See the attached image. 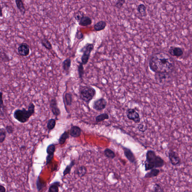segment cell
Masks as SVG:
<instances>
[{"label": "cell", "instance_id": "6da1fadb", "mask_svg": "<svg viewBox=\"0 0 192 192\" xmlns=\"http://www.w3.org/2000/svg\"><path fill=\"white\" fill-rule=\"evenodd\" d=\"M149 65L150 69L155 73L171 74L175 69V62L172 57L164 52L157 53L152 55Z\"/></svg>", "mask_w": 192, "mask_h": 192}, {"label": "cell", "instance_id": "7a4b0ae2", "mask_svg": "<svg viewBox=\"0 0 192 192\" xmlns=\"http://www.w3.org/2000/svg\"><path fill=\"white\" fill-rule=\"evenodd\" d=\"M165 162L161 157L156 155L154 151L148 150L146 153L145 170L147 171L154 168L163 167L165 165Z\"/></svg>", "mask_w": 192, "mask_h": 192}, {"label": "cell", "instance_id": "3957f363", "mask_svg": "<svg viewBox=\"0 0 192 192\" xmlns=\"http://www.w3.org/2000/svg\"><path fill=\"white\" fill-rule=\"evenodd\" d=\"M35 107L34 103H31L29 105L27 110L24 108L15 110L13 114V116L15 119L20 123H26L28 122L30 117L34 115Z\"/></svg>", "mask_w": 192, "mask_h": 192}, {"label": "cell", "instance_id": "277c9868", "mask_svg": "<svg viewBox=\"0 0 192 192\" xmlns=\"http://www.w3.org/2000/svg\"><path fill=\"white\" fill-rule=\"evenodd\" d=\"M96 95L95 90L93 87L83 86L80 91V98L81 100L89 104Z\"/></svg>", "mask_w": 192, "mask_h": 192}, {"label": "cell", "instance_id": "5b68a950", "mask_svg": "<svg viewBox=\"0 0 192 192\" xmlns=\"http://www.w3.org/2000/svg\"><path fill=\"white\" fill-rule=\"evenodd\" d=\"M94 44L92 43H87L80 50V52L83 53L81 57V62L83 65H86L88 63L92 51L94 49Z\"/></svg>", "mask_w": 192, "mask_h": 192}, {"label": "cell", "instance_id": "8992f818", "mask_svg": "<svg viewBox=\"0 0 192 192\" xmlns=\"http://www.w3.org/2000/svg\"><path fill=\"white\" fill-rule=\"evenodd\" d=\"M74 18L78 21L79 25L83 27H87L92 23V19L81 11L75 13L74 15Z\"/></svg>", "mask_w": 192, "mask_h": 192}, {"label": "cell", "instance_id": "52a82bcc", "mask_svg": "<svg viewBox=\"0 0 192 192\" xmlns=\"http://www.w3.org/2000/svg\"><path fill=\"white\" fill-rule=\"evenodd\" d=\"M126 115L128 119L136 123H139L141 121L140 115L134 109H128L126 111Z\"/></svg>", "mask_w": 192, "mask_h": 192}, {"label": "cell", "instance_id": "ba28073f", "mask_svg": "<svg viewBox=\"0 0 192 192\" xmlns=\"http://www.w3.org/2000/svg\"><path fill=\"white\" fill-rule=\"evenodd\" d=\"M169 160L173 166L179 165L181 163V159L178 153L173 150H171L168 152Z\"/></svg>", "mask_w": 192, "mask_h": 192}, {"label": "cell", "instance_id": "9c48e42d", "mask_svg": "<svg viewBox=\"0 0 192 192\" xmlns=\"http://www.w3.org/2000/svg\"><path fill=\"white\" fill-rule=\"evenodd\" d=\"M107 102L104 98H100L93 102L92 107L97 111H101L106 107Z\"/></svg>", "mask_w": 192, "mask_h": 192}, {"label": "cell", "instance_id": "30bf717a", "mask_svg": "<svg viewBox=\"0 0 192 192\" xmlns=\"http://www.w3.org/2000/svg\"><path fill=\"white\" fill-rule=\"evenodd\" d=\"M19 55L23 57H27L29 55L30 48L29 45L26 43H22L17 48Z\"/></svg>", "mask_w": 192, "mask_h": 192}, {"label": "cell", "instance_id": "8fae6325", "mask_svg": "<svg viewBox=\"0 0 192 192\" xmlns=\"http://www.w3.org/2000/svg\"><path fill=\"white\" fill-rule=\"evenodd\" d=\"M50 107L51 112L56 117L59 116L61 114V110L58 107L57 99L56 98H52L50 101Z\"/></svg>", "mask_w": 192, "mask_h": 192}, {"label": "cell", "instance_id": "7c38bea8", "mask_svg": "<svg viewBox=\"0 0 192 192\" xmlns=\"http://www.w3.org/2000/svg\"><path fill=\"white\" fill-rule=\"evenodd\" d=\"M168 52L171 56L180 57L183 55V49L182 48L175 46L170 47L168 50Z\"/></svg>", "mask_w": 192, "mask_h": 192}, {"label": "cell", "instance_id": "4fadbf2b", "mask_svg": "<svg viewBox=\"0 0 192 192\" xmlns=\"http://www.w3.org/2000/svg\"><path fill=\"white\" fill-rule=\"evenodd\" d=\"M123 149L124 155L127 159L132 164L136 163V158L131 150L130 149L125 147H123Z\"/></svg>", "mask_w": 192, "mask_h": 192}, {"label": "cell", "instance_id": "5bb4252c", "mask_svg": "<svg viewBox=\"0 0 192 192\" xmlns=\"http://www.w3.org/2000/svg\"><path fill=\"white\" fill-rule=\"evenodd\" d=\"M81 129L79 126L73 125L70 128L69 134L73 138H78L81 135Z\"/></svg>", "mask_w": 192, "mask_h": 192}, {"label": "cell", "instance_id": "9a60e30c", "mask_svg": "<svg viewBox=\"0 0 192 192\" xmlns=\"http://www.w3.org/2000/svg\"><path fill=\"white\" fill-rule=\"evenodd\" d=\"M170 74L167 73H155V78L160 83H163L169 79Z\"/></svg>", "mask_w": 192, "mask_h": 192}, {"label": "cell", "instance_id": "2e32d148", "mask_svg": "<svg viewBox=\"0 0 192 192\" xmlns=\"http://www.w3.org/2000/svg\"><path fill=\"white\" fill-rule=\"evenodd\" d=\"M71 65V60L70 58L66 59L62 63V68L66 75L69 74V70Z\"/></svg>", "mask_w": 192, "mask_h": 192}, {"label": "cell", "instance_id": "e0dca14e", "mask_svg": "<svg viewBox=\"0 0 192 192\" xmlns=\"http://www.w3.org/2000/svg\"><path fill=\"white\" fill-rule=\"evenodd\" d=\"M160 173V170L157 168H154L151 170L149 172H147L144 176L145 178H151L157 177Z\"/></svg>", "mask_w": 192, "mask_h": 192}, {"label": "cell", "instance_id": "ac0fdd59", "mask_svg": "<svg viewBox=\"0 0 192 192\" xmlns=\"http://www.w3.org/2000/svg\"><path fill=\"white\" fill-rule=\"evenodd\" d=\"M107 26L106 22L105 21L101 20L93 26V28L95 31L97 32H99L105 29Z\"/></svg>", "mask_w": 192, "mask_h": 192}, {"label": "cell", "instance_id": "d6986e66", "mask_svg": "<svg viewBox=\"0 0 192 192\" xmlns=\"http://www.w3.org/2000/svg\"><path fill=\"white\" fill-rule=\"evenodd\" d=\"M61 186V182L56 181L50 184L49 187L48 192H58L59 191V188Z\"/></svg>", "mask_w": 192, "mask_h": 192}, {"label": "cell", "instance_id": "ffe728a7", "mask_svg": "<svg viewBox=\"0 0 192 192\" xmlns=\"http://www.w3.org/2000/svg\"><path fill=\"white\" fill-rule=\"evenodd\" d=\"M15 3L16 7L20 13L23 15H25L26 13V9L22 0H15Z\"/></svg>", "mask_w": 192, "mask_h": 192}, {"label": "cell", "instance_id": "44dd1931", "mask_svg": "<svg viewBox=\"0 0 192 192\" xmlns=\"http://www.w3.org/2000/svg\"><path fill=\"white\" fill-rule=\"evenodd\" d=\"M69 133L68 131H65L62 133L59 139L58 142L59 145H62L64 144L67 139H69Z\"/></svg>", "mask_w": 192, "mask_h": 192}, {"label": "cell", "instance_id": "7402d4cb", "mask_svg": "<svg viewBox=\"0 0 192 192\" xmlns=\"http://www.w3.org/2000/svg\"><path fill=\"white\" fill-rule=\"evenodd\" d=\"M87 172V168L84 165L79 167L77 169L76 173L79 177H82L86 175Z\"/></svg>", "mask_w": 192, "mask_h": 192}, {"label": "cell", "instance_id": "603a6c76", "mask_svg": "<svg viewBox=\"0 0 192 192\" xmlns=\"http://www.w3.org/2000/svg\"><path fill=\"white\" fill-rule=\"evenodd\" d=\"M65 101V102H64V104L65 103L67 106H71L73 102V97L71 93L67 92L65 93L63 98V101Z\"/></svg>", "mask_w": 192, "mask_h": 192}, {"label": "cell", "instance_id": "cb8c5ba5", "mask_svg": "<svg viewBox=\"0 0 192 192\" xmlns=\"http://www.w3.org/2000/svg\"><path fill=\"white\" fill-rule=\"evenodd\" d=\"M41 43L43 47L48 50H52V44L49 41V39L46 38H44L41 40Z\"/></svg>", "mask_w": 192, "mask_h": 192}, {"label": "cell", "instance_id": "d4e9b609", "mask_svg": "<svg viewBox=\"0 0 192 192\" xmlns=\"http://www.w3.org/2000/svg\"><path fill=\"white\" fill-rule=\"evenodd\" d=\"M75 164V161L74 160H72L70 163L68 165L66 166L63 172V176H65L66 175L70 173L71 172L72 168L74 166Z\"/></svg>", "mask_w": 192, "mask_h": 192}, {"label": "cell", "instance_id": "484cf974", "mask_svg": "<svg viewBox=\"0 0 192 192\" xmlns=\"http://www.w3.org/2000/svg\"><path fill=\"white\" fill-rule=\"evenodd\" d=\"M104 152L105 157L109 159H113L116 157L115 152L110 149L108 148L105 149Z\"/></svg>", "mask_w": 192, "mask_h": 192}, {"label": "cell", "instance_id": "4316f807", "mask_svg": "<svg viewBox=\"0 0 192 192\" xmlns=\"http://www.w3.org/2000/svg\"><path fill=\"white\" fill-rule=\"evenodd\" d=\"M56 151V146L55 144L52 143L48 145L46 149V152L48 155L54 156Z\"/></svg>", "mask_w": 192, "mask_h": 192}, {"label": "cell", "instance_id": "83f0119b", "mask_svg": "<svg viewBox=\"0 0 192 192\" xmlns=\"http://www.w3.org/2000/svg\"><path fill=\"white\" fill-rule=\"evenodd\" d=\"M137 11L138 13L143 17H145L147 15L146 7L143 4H140L138 6Z\"/></svg>", "mask_w": 192, "mask_h": 192}, {"label": "cell", "instance_id": "f1b7e54d", "mask_svg": "<svg viewBox=\"0 0 192 192\" xmlns=\"http://www.w3.org/2000/svg\"><path fill=\"white\" fill-rule=\"evenodd\" d=\"M109 115L106 113H102L96 116L95 121L97 123L102 122L105 120L109 119Z\"/></svg>", "mask_w": 192, "mask_h": 192}, {"label": "cell", "instance_id": "f546056e", "mask_svg": "<svg viewBox=\"0 0 192 192\" xmlns=\"http://www.w3.org/2000/svg\"><path fill=\"white\" fill-rule=\"evenodd\" d=\"M56 125V120L55 119H50L48 121L47 128L48 131L50 132L55 128Z\"/></svg>", "mask_w": 192, "mask_h": 192}, {"label": "cell", "instance_id": "4dcf8cb0", "mask_svg": "<svg viewBox=\"0 0 192 192\" xmlns=\"http://www.w3.org/2000/svg\"><path fill=\"white\" fill-rule=\"evenodd\" d=\"M40 175L38 176V178L36 181V186H37V191H40L46 186V184L45 183H42L41 181L40 177H39Z\"/></svg>", "mask_w": 192, "mask_h": 192}, {"label": "cell", "instance_id": "1f68e13d", "mask_svg": "<svg viewBox=\"0 0 192 192\" xmlns=\"http://www.w3.org/2000/svg\"><path fill=\"white\" fill-rule=\"evenodd\" d=\"M83 65V64L81 62H80L78 67V74H79V78L81 80H82L84 76V73H85Z\"/></svg>", "mask_w": 192, "mask_h": 192}, {"label": "cell", "instance_id": "d6a6232c", "mask_svg": "<svg viewBox=\"0 0 192 192\" xmlns=\"http://www.w3.org/2000/svg\"><path fill=\"white\" fill-rule=\"evenodd\" d=\"M7 132L5 129L1 128L0 129V143H3L5 140Z\"/></svg>", "mask_w": 192, "mask_h": 192}, {"label": "cell", "instance_id": "836d02e7", "mask_svg": "<svg viewBox=\"0 0 192 192\" xmlns=\"http://www.w3.org/2000/svg\"><path fill=\"white\" fill-rule=\"evenodd\" d=\"M147 126L146 125L143 124V123H140L138 125L137 128L139 129V131L142 132V133H144L147 130Z\"/></svg>", "mask_w": 192, "mask_h": 192}, {"label": "cell", "instance_id": "e575fe53", "mask_svg": "<svg viewBox=\"0 0 192 192\" xmlns=\"http://www.w3.org/2000/svg\"><path fill=\"white\" fill-rule=\"evenodd\" d=\"M153 191L154 192H164V189L160 185L155 183L153 186Z\"/></svg>", "mask_w": 192, "mask_h": 192}, {"label": "cell", "instance_id": "d590c367", "mask_svg": "<svg viewBox=\"0 0 192 192\" xmlns=\"http://www.w3.org/2000/svg\"><path fill=\"white\" fill-rule=\"evenodd\" d=\"M126 0H117L115 4V7L116 8L120 9L125 3Z\"/></svg>", "mask_w": 192, "mask_h": 192}, {"label": "cell", "instance_id": "8d00e7d4", "mask_svg": "<svg viewBox=\"0 0 192 192\" xmlns=\"http://www.w3.org/2000/svg\"><path fill=\"white\" fill-rule=\"evenodd\" d=\"M7 133L9 134H13L14 133V127L11 125H8L6 126L5 128Z\"/></svg>", "mask_w": 192, "mask_h": 192}, {"label": "cell", "instance_id": "74e56055", "mask_svg": "<svg viewBox=\"0 0 192 192\" xmlns=\"http://www.w3.org/2000/svg\"><path fill=\"white\" fill-rule=\"evenodd\" d=\"M84 37L83 33L79 30H77L75 34V38L79 40L83 39Z\"/></svg>", "mask_w": 192, "mask_h": 192}, {"label": "cell", "instance_id": "f35d334b", "mask_svg": "<svg viewBox=\"0 0 192 192\" xmlns=\"http://www.w3.org/2000/svg\"><path fill=\"white\" fill-rule=\"evenodd\" d=\"M3 93L2 91H1V110H2V109H3V105H4V103H3Z\"/></svg>", "mask_w": 192, "mask_h": 192}, {"label": "cell", "instance_id": "ab89813d", "mask_svg": "<svg viewBox=\"0 0 192 192\" xmlns=\"http://www.w3.org/2000/svg\"><path fill=\"white\" fill-rule=\"evenodd\" d=\"M6 188L4 186L1 185H0V192H5Z\"/></svg>", "mask_w": 192, "mask_h": 192}, {"label": "cell", "instance_id": "60d3db41", "mask_svg": "<svg viewBox=\"0 0 192 192\" xmlns=\"http://www.w3.org/2000/svg\"><path fill=\"white\" fill-rule=\"evenodd\" d=\"M2 15H2V9H1V17H2Z\"/></svg>", "mask_w": 192, "mask_h": 192}]
</instances>
